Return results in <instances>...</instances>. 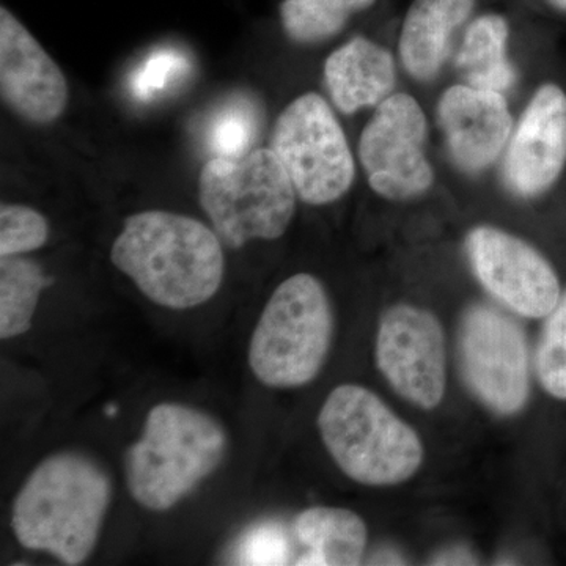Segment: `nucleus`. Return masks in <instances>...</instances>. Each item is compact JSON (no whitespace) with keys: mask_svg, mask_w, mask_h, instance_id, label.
<instances>
[{"mask_svg":"<svg viewBox=\"0 0 566 566\" xmlns=\"http://www.w3.org/2000/svg\"><path fill=\"white\" fill-rule=\"evenodd\" d=\"M111 262L151 303L172 311L208 303L221 289L226 270L214 229L169 211L129 216L112 244Z\"/></svg>","mask_w":566,"mask_h":566,"instance_id":"1","label":"nucleus"},{"mask_svg":"<svg viewBox=\"0 0 566 566\" xmlns=\"http://www.w3.org/2000/svg\"><path fill=\"white\" fill-rule=\"evenodd\" d=\"M111 499L109 475L95 460L80 452L54 453L22 483L11 528L21 546L81 565L95 549Z\"/></svg>","mask_w":566,"mask_h":566,"instance_id":"2","label":"nucleus"},{"mask_svg":"<svg viewBox=\"0 0 566 566\" xmlns=\"http://www.w3.org/2000/svg\"><path fill=\"white\" fill-rule=\"evenodd\" d=\"M227 433L214 417L192 406H153L144 430L126 452V485L151 512L174 509L222 464Z\"/></svg>","mask_w":566,"mask_h":566,"instance_id":"3","label":"nucleus"},{"mask_svg":"<svg viewBox=\"0 0 566 566\" xmlns=\"http://www.w3.org/2000/svg\"><path fill=\"white\" fill-rule=\"evenodd\" d=\"M318 428L335 464L360 485H400L422 465L419 436L363 386L335 387L319 409Z\"/></svg>","mask_w":566,"mask_h":566,"instance_id":"4","label":"nucleus"},{"mask_svg":"<svg viewBox=\"0 0 566 566\" xmlns=\"http://www.w3.org/2000/svg\"><path fill=\"white\" fill-rule=\"evenodd\" d=\"M333 335V308L322 282L294 274L264 305L249 344V367L264 386L303 387L322 371Z\"/></svg>","mask_w":566,"mask_h":566,"instance_id":"5","label":"nucleus"},{"mask_svg":"<svg viewBox=\"0 0 566 566\" xmlns=\"http://www.w3.org/2000/svg\"><path fill=\"white\" fill-rule=\"evenodd\" d=\"M199 200L222 243L240 249L286 232L296 189L270 148L241 159H208L199 178Z\"/></svg>","mask_w":566,"mask_h":566,"instance_id":"6","label":"nucleus"},{"mask_svg":"<svg viewBox=\"0 0 566 566\" xmlns=\"http://www.w3.org/2000/svg\"><path fill=\"white\" fill-rule=\"evenodd\" d=\"M271 150L305 203L327 205L354 181V159L329 104L316 93L294 99L274 126Z\"/></svg>","mask_w":566,"mask_h":566,"instance_id":"7","label":"nucleus"},{"mask_svg":"<svg viewBox=\"0 0 566 566\" xmlns=\"http://www.w3.org/2000/svg\"><path fill=\"white\" fill-rule=\"evenodd\" d=\"M460 357L465 382L488 408L509 416L526 405L528 349L515 319L490 305L465 312Z\"/></svg>","mask_w":566,"mask_h":566,"instance_id":"8","label":"nucleus"},{"mask_svg":"<svg viewBox=\"0 0 566 566\" xmlns=\"http://www.w3.org/2000/svg\"><path fill=\"white\" fill-rule=\"evenodd\" d=\"M427 118L412 96L395 93L378 104L359 142L360 163L371 189L389 200L422 196L433 185L424 156Z\"/></svg>","mask_w":566,"mask_h":566,"instance_id":"9","label":"nucleus"},{"mask_svg":"<svg viewBox=\"0 0 566 566\" xmlns=\"http://www.w3.org/2000/svg\"><path fill=\"white\" fill-rule=\"evenodd\" d=\"M376 364L405 400L434 409L446 394V338L431 312L398 304L382 315Z\"/></svg>","mask_w":566,"mask_h":566,"instance_id":"10","label":"nucleus"},{"mask_svg":"<svg viewBox=\"0 0 566 566\" xmlns=\"http://www.w3.org/2000/svg\"><path fill=\"white\" fill-rule=\"evenodd\" d=\"M480 283L505 307L526 318H545L560 301L554 268L531 244L513 234L476 227L465 240Z\"/></svg>","mask_w":566,"mask_h":566,"instance_id":"11","label":"nucleus"},{"mask_svg":"<svg viewBox=\"0 0 566 566\" xmlns=\"http://www.w3.org/2000/svg\"><path fill=\"white\" fill-rule=\"evenodd\" d=\"M0 91L14 114L36 125L62 117L70 98L61 66L6 7L0 10Z\"/></svg>","mask_w":566,"mask_h":566,"instance_id":"12","label":"nucleus"},{"mask_svg":"<svg viewBox=\"0 0 566 566\" xmlns=\"http://www.w3.org/2000/svg\"><path fill=\"white\" fill-rule=\"evenodd\" d=\"M566 166V93L556 84L535 92L506 151L504 177L516 196L547 191Z\"/></svg>","mask_w":566,"mask_h":566,"instance_id":"13","label":"nucleus"},{"mask_svg":"<svg viewBox=\"0 0 566 566\" xmlns=\"http://www.w3.org/2000/svg\"><path fill=\"white\" fill-rule=\"evenodd\" d=\"M438 114L450 153L465 172L493 164L512 133V115L499 92L453 85L442 95Z\"/></svg>","mask_w":566,"mask_h":566,"instance_id":"14","label":"nucleus"},{"mask_svg":"<svg viewBox=\"0 0 566 566\" xmlns=\"http://www.w3.org/2000/svg\"><path fill=\"white\" fill-rule=\"evenodd\" d=\"M324 80L335 106L352 115L364 107L378 106L392 92L394 59L375 41L356 36L327 57Z\"/></svg>","mask_w":566,"mask_h":566,"instance_id":"15","label":"nucleus"},{"mask_svg":"<svg viewBox=\"0 0 566 566\" xmlns=\"http://www.w3.org/2000/svg\"><path fill=\"white\" fill-rule=\"evenodd\" d=\"M479 0H412L400 33L406 70L417 80H430L446 62L453 35L471 20Z\"/></svg>","mask_w":566,"mask_h":566,"instance_id":"16","label":"nucleus"},{"mask_svg":"<svg viewBox=\"0 0 566 566\" xmlns=\"http://www.w3.org/2000/svg\"><path fill=\"white\" fill-rule=\"evenodd\" d=\"M294 534L307 547L297 565H359L367 546L363 517L335 506L304 510L294 521Z\"/></svg>","mask_w":566,"mask_h":566,"instance_id":"17","label":"nucleus"},{"mask_svg":"<svg viewBox=\"0 0 566 566\" xmlns=\"http://www.w3.org/2000/svg\"><path fill=\"white\" fill-rule=\"evenodd\" d=\"M510 32L509 18L494 11L468 25L457 66L471 87L502 93L515 84L516 73L506 57Z\"/></svg>","mask_w":566,"mask_h":566,"instance_id":"18","label":"nucleus"},{"mask_svg":"<svg viewBox=\"0 0 566 566\" xmlns=\"http://www.w3.org/2000/svg\"><path fill=\"white\" fill-rule=\"evenodd\" d=\"M39 263L24 256L0 259V337H20L32 327L41 293L50 285Z\"/></svg>","mask_w":566,"mask_h":566,"instance_id":"19","label":"nucleus"},{"mask_svg":"<svg viewBox=\"0 0 566 566\" xmlns=\"http://www.w3.org/2000/svg\"><path fill=\"white\" fill-rule=\"evenodd\" d=\"M378 0H282L283 29L300 43H316L337 35L354 14L376 6Z\"/></svg>","mask_w":566,"mask_h":566,"instance_id":"20","label":"nucleus"},{"mask_svg":"<svg viewBox=\"0 0 566 566\" xmlns=\"http://www.w3.org/2000/svg\"><path fill=\"white\" fill-rule=\"evenodd\" d=\"M259 128L256 104L245 95H234L208 118L205 145L211 158L241 159L253 151Z\"/></svg>","mask_w":566,"mask_h":566,"instance_id":"21","label":"nucleus"},{"mask_svg":"<svg viewBox=\"0 0 566 566\" xmlns=\"http://www.w3.org/2000/svg\"><path fill=\"white\" fill-rule=\"evenodd\" d=\"M191 71L188 55L175 48H159L134 69L129 91L139 102H153L172 91Z\"/></svg>","mask_w":566,"mask_h":566,"instance_id":"22","label":"nucleus"},{"mask_svg":"<svg viewBox=\"0 0 566 566\" xmlns=\"http://www.w3.org/2000/svg\"><path fill=\"white\" fill-rule=\"evenodd\" d=\"M547 316L536 352V375L547 394L566 400V293Z\"/></svg>","mask_w":566,"mask_h":566,"instance_id":"23","label":"nucleus"},{"mask_svg":"<svg viewBox=\"0 0 566 566\" xmlns=\"http://www.w3.org/2000/svg\"><path fill=\"white\" fill-rule=\"evenodd\" d=\"M50 226L41 212L24 205L0 208V259L39 251L48 243Z\"/></svg>","mask_w":566,"mask_h":566,"instance_id":"24","label":"nucleus"},{"mask_svg":"<svg viewBox=\"0 0 566 566\" xmlns=\"http://www.w3.org/2000/svg\"><path fill=\"white\" fill-rule=\"evenodd\" d=\"M244 562L260 565L286 564L289 545L285 535L279 528L263 527L252 534L248 547H244Z\"/></svg>","mask_w":566,"mask_h":566,"instance_id":"25","label":"nucleus"},{"mask_svg":"<svg viewBox=\"0 0 566 566\" xmlns=\"http://www.w3.org/2000/svg\"><path fill=\"white\" fill-rule=\"evenodd\" d=\"M436 564L446 565V564H474L472 560L471 554L464 553V551H450V553L442 554L436 558Z\"/></svg>","mask_w":566,"mask_h":566,"instance_id":"26","label":"nucleus"},{"mask_svg":"<svg viewBox=\"0 0 566 566\" xmlns=\"http://www.w3.org/2000/svg\"><path fill=\"white\" fill-rule=\"evenodd\" d=\"M545 2L547 6L553 7V9L565 11L566 13V0H545Z\"/></svg>","mask_w":566,"mask_h":566,"instance_id":"27","label":"nucleus"}]
</instances>
